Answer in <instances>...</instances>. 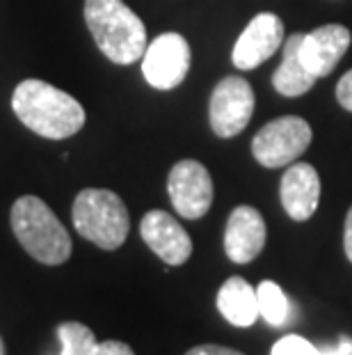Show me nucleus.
<instances>
[{
    "label": "nucleus",
    "instance_id": "obj_8",
    "mask_svg": "<svg viewBox=\"0 0 352 355\" xmlns=\"http://www.w3.org/2000/svg\"><path fill=\"white\" fill-rule=\"evenodd\" d=\"M167 193L176 214L185 220H199L213 204V179L204 163L183 158L169 170Z\"/></svg>",
    "mask_w": 352,
    "mask_h": 355
},
{
    "label": "nucleus",
    "instance_id": "obj_21",
    "mask_svg": "<svg viewBox=\"0 0 352 355\" xmlns=\"http://www.w3.org/2000/svg\"><path fill=\"white\" fill-rule=\"evenodd\" d=\"M185 355H245V353L227 349V346H217V344H201V346L190 349Z\"/></svg>",
    "mask_w": 352,
    "mask_h": 355
},
{
    "label": "nucleus",
    "instance_id": "obj_13",
    "mask_svg": "<svg viewBox=\"0 0 352 355\" xmlns=\"http://www.w3.org/2000/svg\"><path fill=\"white\" fill-rule=\"evenodd\" d=\"M281 207L297 223H304L316 214L320 202V177L313 165L293 163L284 172L279 186Z\"/></svg>",
    "mask_w": 352,
    "mask_h": 355
},
{
    "label": "nucleus",
    "instance_id": "obj_22",
    "mask_svg": "<svg viewBox=\"0 0 352 355\" xmlns=\"http://www.w3.org/2000/svg\"><path fill=\"white\" fill-rule=\"evenodd\" d=\"M343 248H346V257L352 261V207L346 216V230H343Z\"/></svg>",
    "mask_w": 352,
    "mask_h": 355
},
{
    "label": "nucleus",
    "instance_id": "obj_2",
    "mask_svg": "<svg viewBox=\"0 0 352 355\" xmlns=\"http://www.w3.org/2000/svg\"><path fill=\"white\" fill-rule=\"evenodd\" d=\"M85 24L115 64H133L147 51V28L124 0H85Z\"/></svg>",
    "mask_w": 352,
    "mask_h": 355
},
{
    "label": "nucleus",
    "instance_id": "obj_3",
    "mask_svg": "<svg viewBox=\"0 0 352 355\" xmlns=\"http://www.w3.org/2000/svg\"><path fill=\"white\" fill-rule=\"evenodd\" d=\"M10 223L24 250L39 263L59 266L71 257L69 232L37 195H24L12 204Z\"/></svg>",
    "mask_w": 352,
    "mask_h": 355
},
{
    "label": "nucleus",
    "instance_id": "obj_11",
    "mask_svg": "<svg viewBox=\"0 0 352 355\" xmlns=\"http://www.w3.org/2000/svg\"><path fill=\"white\" fill-rule=\"evenodd\" d=\"M352 42V33L341 24H327L306 33L299 44V60L316 78H325L341 62Z\"/></svg>",
    "mask_w": 352,
    "mask_h": 355
},
{
    "label": "nucleus",
    "instance_id": "obj_20",
    "mask_svg": "<svg viewBox=\"0 0 352 355\" xmlns=\"http://www.w3.org/2000/svg\"><path fill=\"white\" fill-rule=\"evenodd\" d=\"M92 355H136L129 344L117 342V339H108V342L96 344V349Z\"/></svg>",
    "mask_w": 352,
    "mask_h": 355
},
{
    "label": "nucleus",
    "instance_id": "obj_1",
    "mask_svg": "<svg viewBox=\"0 0 352 355\" xmlns=\"http://www.w3.org/2000/svg\"><path fill=\"white\" fill-rule=\"evenodd\" d=\"M12 108L24 126L48 140L71 138L87 119L78 99L39 78L19 83L12 94Z\"/></svg>",
    "mask_w": 352,
    "mask_h": 355
},
{
    "label": "nucleus",
    "instance_id": "obj_5",
    "mask_svg": "<svg viewBox=\"0 0 352 355\" xmlns=\"http://www.w3.org/2000/svg\"><path fill=\"white\" fill-rule=\"evenodd\" d=\"M311 126L297 115H284L268 122L252 140V154L263 168H284L295 163L311 145Z\"/></svg>",
    "mask_w": 352,
    "mask_h": 355
},
{
    "label": "nucleus",
    "instance_id": "obj_16",
    "mask_svg": "<svg viewBox=\"0 0 352 355\" xmlns=\"http://www.w3.org/2000/svg\"><path fill=\"white\" fill-rule=\"evenodd\" d=\"M257 296H259V309H261V316L270 323V326L279 328L284 323L288 321L290 316V300L288 296L284 293V289L277 282H261L257 286Z\"/></svg>",
    "mask_w": 352,
    "mask_h": 355
},
{
    "label": "nucleus",
    "instance_id": "obj_19",
    "mask_svg": "<svg viewBox=\"0 0 352 355\" xmlns=\"http://www.w3.org/2000/svg\"><path fill=\"white\" fill-rule=\"evenodd\" d=\"M336 99L343 108L352 112V69L343 73L341 80L336 83Z\"/></svg>",
    "mask_w": 352,
    "mask_h": 355
},
{
    "label": "nucleus",
    "instance_id": "obj_12",
    "mask_svg": "<svg viewBox=\"0 0 352 355\" xmlns=\"http://www.w3.org/2000/svg\"><path fill=\"white\" fill-rule=\"evenodd\" d=\"M266 220L250 204L231 211L224 230V252L234 263H250L266 248Z\"/></svg>",
    "mask_w": 352,
    "mask_h": 355
},
{
    "label": "nucleus",
    "instance_id": "obj_7",
    "mask_svg": "<svg viewBox=\"0 0 352 355\" xmlns=\"http://www.w3.org/2000/svg\"><path fill=\"white\" fill-rule=\"evenodd\" d=\"M190 44L178 33H163L142 55L145 80L156 89H174L190 71Z\"/></svg>",
    "mask_w": 352,
    "mask_h": 355
},
{
    "label": "nucleus",
    "instance_id": "obj_9",
    "mask_svg": "<svg viewBox=\"0 0 352 355\" xmlns=\"http://www.w3.org/2000/svg\"><path fill=\"white\" fill-rule=\"evenodd\" d=\"M284 42V24L272 12L257 14L238 37L231 60L241 71L257 69L279 51Z\"/></svg>",
    "mask_w": 352,
    "mask_h": 355
},
{
    "label": "nucleus",
    "instance_id": "obj_17",
    "mask_svg": "<svg viewBox=\"0 0 352 355\" xmlns=\"http://www.w3.org/2000/svg\"><path fill=\"white\" fill-rule=\"evenodd\" d=\"M57 339L62 344L59 355H92L96 349V337L85 323L64 321L57 326Z\"/></svg>",
    "mask_w": 352,
    "mask_h": 355
},
{
    "label": "nucleus",
    "instance_id": "obj_15",
    "mask_svg": "<svg viewBox=\"0 0 352 355\" xmlns=\"http://www.w3.org/2000/svg\"><path fill=\"white\" fill-rule=\"evenodd\" d=\"M304 33L290 35L286 44H284V58L281 64L277 67V71L272 73V85L281 96H302L313 87L316 76L304 69L302 60H299V44H302Z\"/></svg>",
    "mask_w": 352,
    "mask_h": 355
},
{
    "label": "nucleus",
    "instance_id": "obj_6",
    "mask_svg": "<svg viewBox=\"0 0 352 355\" xmlns=\"http://www.w3.org/2000/svg\"><path fill=\"white\" fill-rule=\"evenodd\" d=\"M254 89L243 76H227L215 85L208 103V119L217 138L243 133L254 115Z\"/></svg>",
    "mask_w": 352,
    "mask_h": 355
},
{
    "label": "nucleus",
    "instance_id": "obj_4",
    "mask_svg": "<svg viewBox=\"0 0 352 355\" xmlns=\"http://www.w3.org/2000/svg\"><path fill=\"white\" fill-rule=\"evenodd\" d=\"M73 227L85 241L101 250H117L124 245L131 230L129 209L117 193L108 188H85L71 207Z\"/></svg>",
    "mask_w": 352,
    "mask_h": 355
},
{
    "label": "nucleus",
    "instance_id": "obj_14",
    "mask_svg": "<svg viewBox=\"0 0 352 355\" xmlns=\"http://www.w3.org/2000/svg\"><path fill=\"white\" fill-rule=\"evenodd\" d=\"M217 309L236 328H250L261 316L257 289L243 277H229L217 291Z\"/></svg>",
    "mask_w": 352,
    "mask_h": 355
},
{
    "label": "nucleus",
    "instance_id": "obj_18",
    "mask_svg": "<svg viewBox=\"0 0 352 355\" xmlns=\"http://www.w3.org/2000/svg\"><path fill=\"white\" fill-rule=\"evenodd\" d=\"M270 355H352V342L343 337L339 346H332V349H318V346H313L311 342H306L304 337L286 335L272 346Z\"/></svg>",
    "mask_w": 352,
    "mask_h": 355
},
{
    "label": "nucleus",
    "instance_id": "obj_10",
    "mask_svg": "<svg viewBox=\"0 0 352 355\" xmlns=\"http://www.w3.org/2000/svg\"><path fill=\"white\" fill-rule=\"evenodd\" d=\"M142 241L167 263V266H181L192 254V239L183 230V225L172 218L167 211L154 209L145 214L140 223Z\"/></svg>",
    "mask_w": 352,
    "mask_h": 355
},
{
    "label": "nucleus",
    "instance_id": "obj_23",
    "mask_svg": "<svg viewBox=\"0 0 352 355\" xmlns=\"http://www.w3.org/2000/svg\"><path fill=\"white\" fill-rule=\"evenodd\" d=\"M0 355H5V342H3V337H0Z\"/></svg>",
    "mask_w": 352,
    "mask_h": 355
}]
</instances>
